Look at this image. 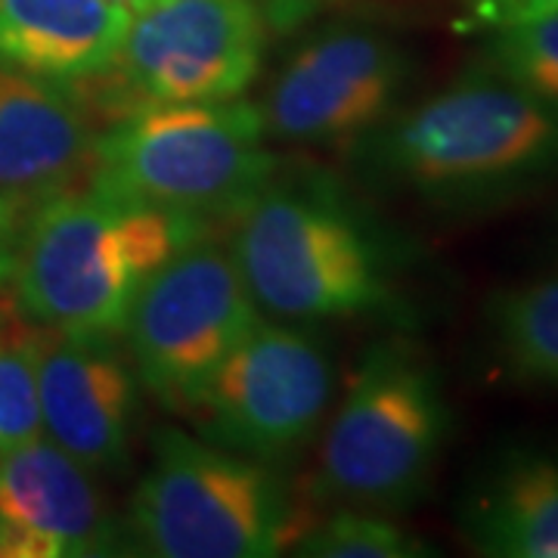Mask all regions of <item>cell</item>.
I'll return each instance as SVG.
<instances>
[{"mask_svg": "<svg viewBox=\"0 0 558 558\" xmlns=\"http://www.w3.org/2000/svg\"><path fill=\"white\" fill-rule=\"evenodd\" d=\"M413 78L403 44L373 25H329L286 60L258 102L267 137L360 143L400 109Z\"/></svg>", "mask_w": 558, "mask_h": 558, "instance_id": "9", "label": "cell"}, {"mask_svg": "<svg viewBox=\"0 0 558 558\" xmlns=\"http://www.w3.org/2000/svg\"><path fill=\"white\" fill-rule=\"evenodd\" d=\"M97 131L69 84L0 62V199L22 215L87 183Z\"/></svg>", "mask_w": 558, "mask_h": 558, "instance_id": "13", "label": "cell"}, {"mask_svg": "<svg viewBox=\"0 0 558 558\" xmlns=\"http://www.w3.org/2000/svg\"><path fill=\"white\" fill-rule=\"evenodd\" d=\"M0 558H25L22 556L20 539L13 537V531L0 521Z\"/></svg>", "mask_w": 558, "mask_h": 558, "instance_id": "22", "label": "cell"}, {"mask_svg": "<svg viewBox=\"0 0 558 558\" xmlns=\"http://www.w3.org/2000/svg\"><path fill=\"white\" fill-rule=\"evenodd\" d=\"M0 521L25 558L119 556L128 546L94 472L44 435L0 453Z\"/></svg>", "mask_w": 558, "mask_h": 558, "instance_id": "12", "label": "cell"}, {"mask_svg": "<svg viewBox=\"0 0 558 558\" xmlns=\"http://www.w3.org/2000/svg\"><path fill=\"white\" fill-rule=\"evenodd\" d=\"M230 255L258 311L289 323L354 317L391 299L379 233L323 186L270 180L240 211Z\"/></svg>", "mask_w": 558, "mask_h": 558, "instance_id": "4", "label": "cell"}, {"mask_svg": "<svg viewBox=\"0 0 558 558\" xmlns=\"http://www.w3.org/2000/svg\"><path fill=\"white\" fill-rule=\"evenodd\" d=\"M255 102H140L97 134L87 186L193 218L240 215L277 174Z\"/></svg>", "mask_w": 558, "mask_h": 558, "instance_id": "3", "label": "cell"}, {"mask_svg": "<svg viewBox=\"0 0 558 558\" xmlns=\"http://www.w3.org/2000/svg\"><path fill=\"white\" fill-rule=\"evenodd\" d=\"M264 60L255 0H161L131 13L112 69L143 102L240 100Z\"/></svg>", "mask_w": 558, "mask_h": 558, "instance_id": "10", "label": "cell"}, {"mask_svg": "<svg viewBox=\"0 0 558 558\" xmlns=\"http://www.w3.org/2000/svg\"><path fill=\"white\" fill-rule=\"evenodd\" d=\"M109 3H119L128 13H140V10H146V7H153V3H161V0H109Z\"/></svg>", "mask_w": 558, "mask_h": 558, "instance_id": "23", "label": "cell"}, {"mask_svg": "<svg viewBox=\"0 0 558 558\" xmlns=\"http://www.w3.org/2000/svg\"><path fill=\"white\" fill-rule=\"evenodd\" d=\"M332 388V360L314 329L258 319L205 391L202 438L260 462L289 457L314 438Z\"/></svg>", "mask_w": 558, "mask_h": 558, "instance_id": "8", "label": "cell"}, {"mask_svg": "<svg viewBox=\"0 0 558 558\" xmlns=\"http://www.w3.org/2000/svg\"><path fill=\"white\" fill-rule=\"evenodd\" d=\"M447 432L450 407L435 366L410 341H379L329 418L319 490L341 506L400 512L428 490Z\"/></svg>", "mask_w": 558, "mask_h": 558, "instance_id": "5", "label": "cell"}, {"mask_svg": "<svg viewBox=\"0 0 558 558\" xmlns=\"http://www.w3.org/2000/svg\"><path fill=\"white\" fill-rule=\"evenodd\" d=\"M425 553V543L388 512L360 506H341L299 539V556L307 558H416Z\"/></svg>", "mask_w": 558, "mask_h": 558, "instance_id": "18", "label": "cell"}, {"mask_svg": "<svg viewBox=\"0 0 558 558\" xmlns=\"http://www.w3.org/2000/svg\"><path fill=\"white\" fill-rule=\"evenodd\" d=\"M25 220H28V215H22L20 208L0 199V286H7L13 279Z\"/></svg>", "mask_w": 558, "mask_h": 558, "instance_id": "21", "label": "cell"}, {"mask_svg": "<svg viewBox=\"0 0 558 558\" xmlns=\"http://www.w3.org/2000/svg\"><path fill=\"white\" fill-rule=\"evenodd\" d=\"M137 373L112 336L40 326L38 395L44 435L90 472L119 475L137 425Z\"/></svg>", "mask_w": 558, "mask_h": 558, "instance_id": "11", "label": "cell"}, {"mask_svg": "<svg viewBox=\"0 0 558 558\" xmlns=\"http://www.w3.org/2000/svg\"><path fill=\"white\" fill-rule=\"evenodd\" d=\"M131 13L109 0H0V62L75 84L112 72Z\"/></svg>", "mask_w": 558, "mask_h": 558, "instance_id": "14", "label": "cell"}, {"mask_svg": "<svg viewBox=\"0 0 558 558\" xmlns=\"http://www.w3.org/2000/svg\"><path fill=\"white\" fill-rule=\"evenodd\" d=\"M487 329L512 379L558 388V274L497 292L487 304Z\"/></svg>", "mask_w": 558, "mask_h": 558, "instance_id": "16", "label": "cell"}, {"mask_svg": "<svg viewBox=\"0 0 558 558\" xmlns=\"http://www.w3.org/2000/svg\"><path fill=\"white\" fill-rule=\"evenodd\" d=\"M128 534L159 558L277 556L289 539V497L267 462L161 428Z\"/></svg>", "mask_w": 558, "mask_h": 558, "instance_id": "6", "label": "cell"}, {"mask_svg": "<svg viewBox=\"0 0 558 558\" xmlns=\"http://www.w3.org/2000/svg\"><path fill=\"white\" fill-rule=\"evenodd\" d=\"M462 531L481 556L558 558V457L497 462L465 499Z\"/></svg>", "mask_w": 558, "mask_h": 558, "instance_id": "15", "label": "cell"}, {"mask_svg": "<svg viewBox=\"0 0 558 558\" xmlns=\"http://www.w3.org/2000/svg\"><path fill=\"white\" fill-rule=\"evenodd\" d=\"M465 25L481 32H502L558 13V0H462Z\"/></svg>", "mask_w": 558, "mask_h": 558, "instance_id": "20", "label": "cell"}, {"mask_svg": "<svg viewBox=\"0 0 558 558\" xmlns=\"http://www.w3.org/2000/svg\"><path fill=\"white\" fill-rule=\"evenodd\" d=\"M38 344L40 326L0 317V453L44 435Z\"/></svg>", "mask_w": 558, "mask_h": 558, "instance_id": "17", "label": "cell"}, {"mask_svg": "<svg viewBox=\"0 0 558 558\" xmlns=\"http://www.w3.org/2000/svg\"><path fill=\"white\" fill-rule=\"evenodd\" d=\"M484 62L527 94L558 106V13L490 32Z\"/></svg>", "mask_w": 558, "mask_h": 558, "instance_id": "19", "label": "cell"}, {"mask_svg": "<svg viewBox=\"0 0 558 558\" xmlns=\"http://www.w3.org/2000/svg\"><path fill=\"white\" fill-rule=\"evenodd\" d=\"M258 319L233 255L199 240L146 279L121 336L140 385L165 410L196 416L220 363Z\"/></svg>", "mask_w": 558, "mask_h": 558, "instance_id": "7", "label": "cell"}, {"mask_svg": "<svg viewBox=\"0 0 558 558\" xmlns=\"http://www.w3.org/2000/svg\"><path fill=\"white\" fill-rule=\"evenodd\" d=\"M199 240L202 218L84 183L28 215L10 282L35 326L119 339L146 279Z\"/></svg>", "mask_w": 558, "mask_h": 558, "instance_id": "2", "label": "cell"}, {"mask_svg": "<svg viewBox=\"0 0 558 558\" xmlns=\"http://www.w3.org/2000/svg\"><path fill=\"white\" fill-rule=\"evenodd\" d=\"M357 146L381 183L432 208L481 211L558 178V106L484 65Z\"/></svg>", "mask_w": 558, "mask_h": 558, "instance_id": "1", "label": "cell"}]
</instances>
